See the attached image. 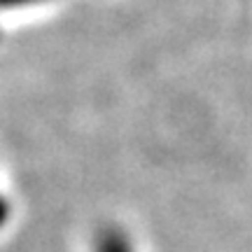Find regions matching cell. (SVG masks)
Here are the masks:
<instances>
[{
    "instance_id": "1",
    "label": "cell",
    "mask_w": 252,
    "mask_h": 252,
    "mask_svg": "<svg viewBox=\"0 0 252 252\" xmlns=\"http://www.w3.org/2000/svg\"><path fill=\"white\" fill-rule=\"evenodd\" d=\"M96 252H133V248L124 231L110 226V229H103L96 238Z\"/></svg>"
},
{
    "instance_id": "2",
    "label": "cell",
    "mask_w": 252,
    "mask_h": 252,
    "mask_svg": "<svg viewBox=\"0 0 252 252\" xmlns=\"http://www.w3.org/2000/svg\"><path fill=\"white\" fill-rule=\"evenodd\" d=\"M37 2H45V0H0V9H7V7H26V5H37Z\"/></svg>"
},
{
    "instance_id": "3",
    "label": "cell",
    "mask_w": 252,
    "mask_h": 252,
    "mask_svg": "<svg viewBox=\"0 0 252 252\" xmlns=\"http://www.w3.org/2000/svg\"><path fill=\"white\" fill-rule=\"evenodd\" d=\"M7 220H9V206H7V201L0 196V226H5Z\"/></svg>"
}]
</instances>
